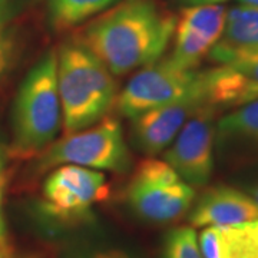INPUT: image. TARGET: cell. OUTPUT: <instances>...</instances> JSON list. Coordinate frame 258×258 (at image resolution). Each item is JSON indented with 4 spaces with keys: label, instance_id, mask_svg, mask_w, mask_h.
Returning a JSON list of instances; mask_svg holds the SVG:
<instances>
[{
    "label": "cell",
    "instance_id": "cell-1",
    "mask_svg": "<svg viewBox=\"0 0 258 258\" xmlns=\"http://www.w3.org/2000/svg\"><path fill=\"white\" fill-rule=\"evenodd\" d=\"M175 25V16L158 0H119L89 22L76 42L112 75H125L159 60Z\"/></svg>",
    "mask_w": 258,
    "mask_h": 258
},
{
    "label": "cell",
    "instance_id": "cell-2",
    "mask_svg": "<svg viewBox=\"0 0 258 258\" xmlns=\"http://www.w3.org/2000/svg\"><path fill=\"white\" fill-rule=\"evenodd\" d=\"M57 89L64 134L102 120L116 101V83L108 68L79 42L68 43L57 55Z\"/></svg>",
    "mask_w": 258,
    "mask_h": 258
},
{
    "label": "cell",
    "instance_id": "cell-3",
    "mask_svg": "<svg viewBox=\"0 0 258 258\" xmlns=\"http://www.w3.org/2000/svg\"><path fill=\"white\" fill-rule=\"evenodd\" d=\"M63 123L57 89V55L49 50L20 85L13 108V154L26 158L43 152Z\"/></svg>",
    "mask_w": 258,
    "mask_h": 258
},
{
    "label": "cell",
    "instance_id": "cell-4",
    "mask_svg": "<svg viewBox=\"0 0 258 258\" xmlns=\"http://www.w3.org/2000/svg\"><path fill=\"white\" fill-rule=\"evenodd\" d=\"M195 200L194 186L186 184L165 161L149 158L132 174L126 201L139 220L169 224L182 218Z\"/></svg>",
    "mask_w": 258,
    "mask_h": 258
},
{
    "label": "cell",
    "instance_id": "cell-5",
    "mask_svg": "<svg viewBox=\"0 0 258 258\" xmlns=\"http://www.w3.org/2000/svg\"><path fill=\"white\" fill-rule=\"evenodd\" d=\"M78 165L91 169L125 172L131 166L128 147L120 123L113 118H103L89 128L63 138L43 151L42 168Z\"/></svg>",
    "mask_w": 258,
    "mask_h": 258
},
{
    "label": "cell",
    "instance_id": "cell-6",
    "mask_svg": "<svg viewBox=\"0 0 258 258\" xmlns=\"http://www.w3.org/2000/svg\"><path fill=\"white\" fill-rule=\"evenodd\" d=\"M201 72L181 69L168 57L148 64L116 96L115 106L126 118L175 102L198 85Z\"/></svg>",
    "mask_w": 258,
    "mask_h": 258
},
{
    "label": "cell",
    "instance_id": "cell-7",
    "mask_svg": "<svg viewBox=\"0 0 258 258\" xmlns=\"http://www.w3.org/2000/svg\"><path fill=\"white\" fill-rule=\"evenodd\" d=\"M108 194L105 175L85 166L60 165L43 184L45 210L60 221L83 220Z\"/></svg>",
    "mask_w": 258,
    "mask_h": 258
},
{
    "label": "cell",
    "instance_id": "cell-8",
    "mask_svg": "<svg viewBox=\"0 0 258 258\" xmlns=\"http://www.w3.org/2000/svg\"><path fill=\"white\" fill-rule=\"evenodd\" d=\"M217 112L211 105L198 109L165 152L166 164L191 186H203L212 175Z\"/></svg>",
    "mask_w": 258,
    "mask_h": 258
},
{
    "label": "cell",
    "instance_id": "cell-9",
    "mask_svg": "<svg viewBox=\"0 0 258 258\" xmlns=\"http://www.w3.org/2000/svg\"><path fill=\"white\" fill-rule=\"evenodd\" d=\"M205 105L208 102L201 72L198 85L181 99L132 118V137L137 147L148 155L159 154L171 145L185 122Z\"/></svg>",
    "mask_w": 258,
    "mask_h": 258
},
{
    "label": "cell",
    "instance_id": "cell-10",
    "mask_svg": "<svg viewBox=\"0 0 258 258\" xmlns=\"http://www.w3.org/2000/svg\"><path fill=\"white\" fill-rule=\"evenodd\" d=\"M192 227H227L258 220V204L251 197L227 185L207 189L188 217Z\"/></svg>",
    "mask_w": 258,
    "mask_h": 258
},
{
    "label": "cell",
    "instance_id": "cell-11",
    "mask_svg": "<svg viewBox=\"0 0 258 258\" xmlns=\"http://www.w3.org/2000/svg\"><path fill=\"white\" fill-rule=\"evenodd\" d=\"M215 144L222 155L238 162L258 159V99L222 116L215 125Z\"/></svg>",
    "mask_w": 258,
    "mask_h": 258
},
{
    "label": "cell",
    "instance_id": "cell-12",
    "mask_svg": "<svg viewBox=\"0 0 258 258\" xmlns=\"http://www.w3.org/2000/svg\"><path fill=\"white\" fill-rule=\"evenodd\" d=\"M205 258H258V220L227 227H207L200 235Z\"/></svg>",
    "mask_w": 258,
    "mask_h": 258
},
{
    "label": "cell",
    "instance_id": "cell-13",
    "mask_svg": "<svg viewBox=\"0 0 258 258\" xmlns=\"http://www.w3.org/2000/svg\"><path fill=\"white\" fill-rule=\"evenodd\" d=\"M203 74L207 102L217 109L240 108L258 99V83L227 64Z\"/></svg>",
    "mask_w": 258,
    "mask_h": 258
},
{
    "label": "cell",
    "instance_id": "cell-14",
    "mask_svg": "<svg viewBox=\"0 0 258 258\" xmlns=\"http://www.w3.org/2000/svg\"><path fill=\"white\" fill-rule=\"evenodd\" d=\"M119 0H47V18L55 30L72 29L111 9Z\"/></svg>",
    "mask_w": 258,
    "mask_h": 258
},
{
    "label": "cell",
    "instance_id": "cell-15",
    "mask_svg": "<svg viewBox=\"0 0 258 258\" xmlns=\"http://www.w3.org/2000/svg\"><path fill=\"white\" fill-rule=\"evenodd\" d=\"M227 12L221 5H200L185 6L176 19V26L189 29L215 45L224 33Z\"/></svg>",
    "mask_w": 258,
    "mask_h": 258
},
{
    "label": "cell",
    "instance_id": "cell-16",
    "mask_svg": "<svg viewBox=\"0 0 258 258\" xmlns=\"http://www.w3.org/2000/svg\"><path fill=\"white\" fill-rule=\"evenodd\" d=\"M220 40L231 46H258V8L242 5L231 9Z\"/></svg>",
    "mask_w": 258,
    "mask_h": 258
},
{
    "label": "cell",
    "instance_id": "cell-17",
    "mask_svg": "<svg viewBox=\"0 0 258 258\" xmlns=\"http://www.w3.org/2000/svg\"><path fill=\"white\" fill-rule=\"evenodd\" d=\"M210 57L218 64H227L258 83V46H231L218 40Z\"/></svg>",
    "mask_w": 258,
    "mask_h": 258
},
{
    "label": "cell",
    "instance_id": "cell-18",
    "mask_svg": "<svg viewBox=\"0 0 258 258\" xmlns=\"http://www.w3.org/2000/svg\"><path fill=\"white\" fill-rule=\"evenodd\" d=\"M164 258H205L192 227H178L168 232L164 242Z\"/></svg>",
    "mask_w": 258,
    "mask_h": 258
},
{
    "label": "cell",
    "instance_id": "cell-19",
    "mask_svg": "<svg viewBox=\"0 0 258 258\" xmlns=\"http://www.w3.org/2000/svg\"><path fill=\"white\" fill-rule=\"evenodd\" d=\"M19 53L18 30L10 23L0 26V81L10 71Z\"/></svg>",
    "mask_w": 258,
    "mask_h": 258
},
{
    "label": "cell",
    "instance_id": "cell-20",
    "mask_svg": "<svg viewBox=\"0 0 258 258\" xmlns=\"http://www.w3.org/2000/svg\"><path fill=\"white\" fill-rule=\"evenodd\" d=\"M5 185H6L5 162H3V154H2V149H0V249L3 252H8V231H6V222H5V217H3Z\"/></svg>",
    "mask_w": 258,
    "mask_h": 258
},
{
    "label": "cell",
    "instance_id": "cell-21",
    "mask_svg": "<svg viewBox=\"0 0 258 258\" xmlns=\"http://www.w3.org/2000/svg\"><path fill=\"white\" fill-rule=\"evenodd\" d=\"M29 0H0V26L10 23L12 19L22 12Z\"/></svg>",
    "mask_w": 258,
    "mask_h": 258
},
{
    "label": "cell",
    "instance_id": "cell-22",
    "mask_svg": "<svg viewBox=\"0 0 258 258\" xmlns=\"http://www.w3.org/2000/svg\"><path fill=\"white\" fill-rule=\"evenodd\" d=\"M79 258H138L132 254H129L126 251L122 249H101V251H95L91 254H86Z\"/></svg>",
    "mask_w": 258,
    "mask_h": 258
},
{
    "label": "cell",
    "instance_id": "cell-23",
    "mask_svg": "<svg viewBox=\"0 0 258 258\" xmlns=\"http://www.w3.org/2000/svg\"><path fill=\"white\" fill-rule=\"evenodd\" d=\"M182 6H200V5H220L225 0H178Z\"/></svg>",
    "mask_w": 258,
    "mask_h": 258
},
{
    "label": "cell",
    "instance_id": "cell-24",
    "mask_svg": "<svg viewBox=\"0 0 258 258\" xmlns=\"http://www.w3.org/2000/svg\"><path fill=\"white\" fill-rule=\"evenodd\" d=\"M244 6H251V8H258V0H238Z\"/></svg>",
    "mask_w": 258,
    "mask_h": 258
},
{
    "label": "cell",
    "instance_id": "cell-25",
    "mask_svg": "<svg viewBox=\"0 0 258 258\" xmlns=\"http://www.w3.org/2000/svg\"><path fill=\"white\" fill-rule=\"evenodd\" d=\"M251 197H252L258 204V182L252 186V189H251Z\"/></svg>",
    "mask_w": 258,
    "mask_h": 258
},
{
    "label": "cell",
    "instance_id": "cell-26",
    "mask_svg": "<svg viewBox=\"0 0 258 258\" xmlns=\"http://www.w3.org/2000/svg\"><path fill=\"white\" fill-rule=\"evenodd\" d=\"M5 255H6V252H3V251L0 249V258H5Z\"/></svg>",
    "mask_w": 258,
    "mask_h": 258
},
{
    "label": "cell",
    "instance_id": "cell-27",
    "mask_svg": "<svg viewBox=\"0 0 258 258\" xmlns=\"http://www.w3.org/2000/svg\"><path fill=\"white\" fill-rule=\"evenodd\" d=\"M20 258H39L36 255H26V257H20Z\"/></svg>",
    "mask_w": 258,
    "mask_h": 258
}]
</instances>
